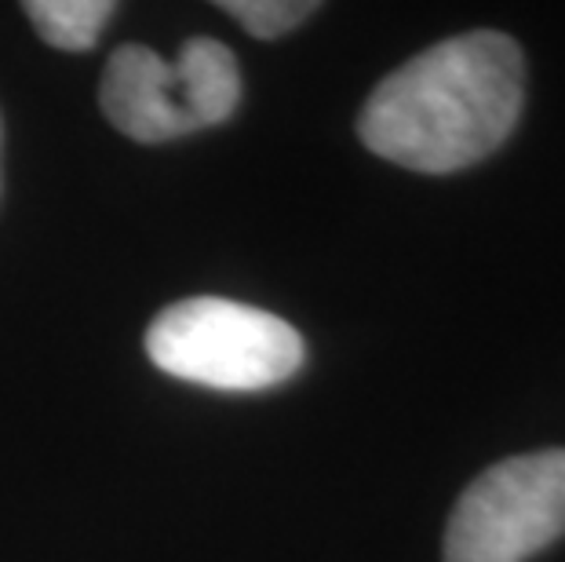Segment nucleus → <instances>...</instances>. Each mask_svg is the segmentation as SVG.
Returning a JSON list of instances; mask_svg holds the SVG:
<instances>
[{"mask_svg": "<svg viewBox=\"0 0 565 562\" xmlns=\"http://www.w3.org/2000/svg\"><path fill=\"white\" fill-rule=\"evenodd\" d=\"M525 103V59L508 33L475 30L430 44L369 95L358 136L383 161L445 176L511 136Z\"/></svg>", "mask_w": 565, "mask_h": 562, "instance_id": "obj_1", "label": "nucleus"}, {"mask_svg": "<svg viewBox=\"0 0 565 562\" xmlns=\"http://www.w3.org/2000/svg\"><path fill=\"white\" fill-rule=\"evenodd\" d=\"M147 354L161 373L212 391H267L299 373L303 337L270 310L194 296L164 307L147 329Z\"/></svg>", "mask_w": 565, "mask_h": 562, "instance_id": "obj_2", "label": "nucleus"}, {"mask_svg": "<svg viewBox=\"0 0 565 562\" xmlns=\"http://www.w3.org/2000/svg\"><path fill=\"white\" fill-rule=\"evenodd\" d=\"M242 103L237 55L223 41L194 38L175 63L147 44H121L106 63L99 106L136 142H164L223 125Z\"/></svg>", "mask_w": 565, "mask_h": 562, "instance_id": "obj_3", "label": "nucleus"}, {"mask_svg": "<svg viewBox=\"0 0 565 562\" xmlns=\"http://www.w3.org/2000/svg\"><path fill=\"white\" fill-rule=\"evenodd\" d=\"M565 533V449L492 464L456 500L445 562H525Z\"/></svg>", "mask_w": 565, "mask_h": 562, "instance_id": "obj_4", "label": "nucleus"}, {"mask_svg": "<svg viewBox=\"0 0 565 562\" xmlns=\"http://www.w3.org/2000/svg\"><path fill=\"white\" fill-rule=\"evenodd\" d=\"M114 11L117 8L110 0H30L26 4L33 30L47 44L63 47V52H88V47H95Z\"/></svg>", "mask_w": 565, "mask_h": 562, "instance_id": "obj_5", "label": "nucleus"}, {"mask_svg": "<svg viewBox=\"0 0 565 562\" xmlns=\"http://www.w3.org/2000/svg\"><path fill=\"white\" fill-rule=\"evenodd\" d=\"M220 8L259 41L285 38L288 30H296L299 22L318 11V4H310V0H223Z\"/></svg>", "mask_w": 565, "mask_h": 562, "instance_id": "obj_6", "label": "nucleus"}]
</instances>
